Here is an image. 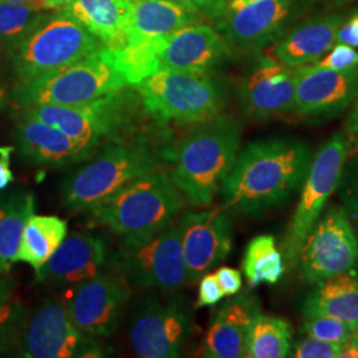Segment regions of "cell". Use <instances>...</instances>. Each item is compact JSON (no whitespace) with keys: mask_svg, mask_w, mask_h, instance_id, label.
<instances>
[{"mask_svg":"<svg viewBox=\"0 0 358 358\" xmlns=\"http://www.w3.org/2000/svg\"><path fill=\"white\" fill-rule=\"evenodd\" d=\"M312 159L307 142L294 137L248 143L220 186L222 207L256 215L285 203L303 185Z\"/></svg>","mask_w":358,"mask_h":358,"instance_id":"cell-1","label":"cell"},{"mask_svg":"<svg viewBox=\"0 0 358 358\" xmlns=\"http://www.w3.org/2000/svg\"><path fill=\"white\" fill-rule=\"evenodd\" d=\"M242 133L238 118L222 113L196 124L174 142L169 176L192 206L213 203L238 158Z\"/></svg>","mask_w":358,"mask_h":358,"instance_id":"cell-2","label":"cell"},{"mask_svg":"<svg viewBox=\"0 0 358 358\" xmlns=\"http://www.w3.org/2000/svg\"><path fill=\"white\" fill-rule=\"evenodd\" d=\"M169 158L166 149L149 142L106 145L64 179L63 206L72 213L90 210L133 180L159 171Z\"/></svg>","mask_w":358,"mask_h":358,"instance_id":"cell-3","label":"cell"},{"mask_svg":"<svg viewBox=\"0 0 358 358\" xmlns=\"http://www.w3.org/2000/svg\"><path fill=\"white\" fill-rule=\"evenodd\" d=\"M183 206L182 192L170 176L159 170L133 180L90 211L122 241H137L173 223Z\"/></svg>","mask_w":358,"mask_h":358,"instance_id":"cell-4","label":"cell"},{"mask_svg":"<svg viewBox=\"0 0 358 358\" xmlns=\"http://www.w3.org/2000/svg\"><path fill=\"white\" fill-rule=\"evenodd\" d=\"M158 121L196 125L222 115L227 103L226 85L211 73L159 69L133 85Z\"/></svg>","mask_w":358,"mask_h":358,"instance_id":"cell-5","label":"cell"},{"mask_svg":"<svg viewBox=\"0 0 358 358\" xmlns=\"http://www.w3.org/2000/svg\"><path fill=\"white\" fill-rule=\"evenodd\" d=\"M110 47L47 76L13 85L11 99L19 109L35 105L76 106L128 87Z\"/></svg>","mask_w":358,"mask_h":358,"instance_id":"cell-6","label":"cell"},{"mask_svg":"<svg viewBox=\"0 0 358 358\" xmlns=\"http://www.w3.org/2000/svg\"><path fill=\"white\" fill-rule=\"evenodd\" d=\"M100 38L65 13H50L10 48L15 84L51 75L103 48Z\"/></svg>","mask_w":358,"mask_h":358,"instance_id":"cell-7","label":"cell"},{"mask_svg":"<svg viewBox=\"0 0 358 358\" xmlns=\"http://www.w3.org/2000/svg\"><path fill=\"white\" fill-rule=\"evenodd\" d=\"M109 268L130 287L177 294L189 282L179 220L148 238L122 241L109 257Z\"/></svg>","mask_w":358,"mask_h":358,"instance_id":"cell-8","label":"cell"},{"mask_svg":"<svg viewBox=\"0 0 358 358\" xmlns=\"http://www.w3.org/2000/svg\"><path fill=\"white\" fill-rule=\"evenodd\" d=\"M352 143L344 133H334L312 159L303 182L301 195L284 236L282 254L287 268H294L308 234L322 215L343 177Z\"/></svg>","mask_w":358,"mask_h":358,"instance_id":"cell-9","label":"cell"},{"mask_svg":"<svg viewBox=\"0 0 358 358\" xmlns=\"http://www.w3.org/2000/svg\"><path fill=\"white\" fill-rule=\"evenodd\" d=\"M27 358H99L106 350L97 337L81 332L65 307L63 297H48L32 313L13 346Z\"/></svg>","mask_w":358,"mask_h":358,"instance_id":"cell-10","label":"cell"},{"mask_svg":"<svg viewBox=\"0 0 358 358\" xmlns=\"http://www.w3.org/2000/svg\"><path fill=\"white\" fill-rule=\"evenodd\" d=\"M194 331L192 315L182 296L162 299L149 294L134 309L129 325V344L142 358H174Z\"/></svg>","mask_w":358,"mask_h":358,"instance_id":"cell-11","label":"cell"},{"mask_svg":"<svg viewBox=\"0 0 358 358\" xmlns=\"http://www.w3.org/2000/svg\"><path fill=\"white\" fill-rule=\"evenodd\" d=\"M358 264V236L343 206H332L308 234L296 267L303 282L316 284Z\"/></svg>","mask_w":358,"mask_h":358,"instance_id":"cell-12","label":"cell"},{"mask_svg":"<svg viewBox=\"0 0 358 358\" xmlns=\"http://www.w3.org/2000/svg\"><path fill=\"white\" fill-rule=\"evenodd\" d=\"M130 288L121 275L110 269L71 285L63 299L71 320L81 332L108 338L120 325L131 296Z\"/></svg>","mask_w":358,"mask_h":358,"instance_id":"cell-13","label":"cell"},{"mask_svg":"<svg viewBox=\"0 0 358 358\" xmlns=\"http://www.w3.org/2000/svg\"><path fill=\"white\" fill-rule=\"evenodd\" d=\"M299 0H255L239 10L222 8L214 22L232 50L257 53L276 43L294 19Z\"/></svg>","mask_w":358,"mask_h":358,"instance_id":"cell-14","label":"cell"},{"mask_svg":"<svg viewBox=\"0 0 358 358\" xmlns=\"http://www.w3.org/2000/svg\"><path fill=\"white\" fill-rule=\"evenodd\" d=\"M182 251L189 282H199L208 271L220 264L232 250V224L223 207L187 213L179 219Z\"/></svg>","mask_w":358,"mask_h":358,"instance_id":"cell-15","label":"cell"},{"mask_svg":"<svg viewBox=\"0 0 358 358\" xmlns=\"http://www.w3.org/2000/svg\"><path fill=\"white\" fill-rule=\"evenodd\" d=\"M358 97V68L331 69L310 64L296 68L297 115L331 118Z\"/></svg>","mask_w":358,"mask_h":358,"instance_id":"cell-16","label":"cell"},{"mask_svg":"<svg viewBox=\"0 0 358 358\" xmlns=\"http://www.w3.org/2000/svg\"><path fill=\"white\" fill-rule=\"evenodd\" d=\"M238 100L244 115L259 121L294 112L296 68L263 57L241 81Z\"/></svg>","mask_w":358,"mask_h":358,"instance_id":"cell-17","label":"cell"},{"mask_svg":"<svg viewBox=\"0 0 358 358\" xmlns=\"http://www.w3.org/2000/svg\"><path fill=\"white\" fill-rule=\"evenodd\" d=\"M234 50L217 28L196 23L167 36L158 52L159 69L214 73L232 59Z\"/></svg>","mask_w":358,"mask_h":358,"instance_id":"cell-18","label":"cell"},{"mask_svg":"<svg viewBox=\"0 0 358 358\" xmlns=\"http://www.w3.org/2000/svg\"><path fill=\"white\" fill-rule=\"evenodd\" d=\"M13 141L19 157L34 166L62 169L85 162L97 153L64 131L24 115H16Z\"/></svg>","mask_w":358,"mask_h":358,"instance_id":"cell-19","label":"cell"},{"mask_svg":"<svg viewBox=\"0 0 358 358\" xmlns=\"http://www.w3.org/2000/svg\"><path fill=\"white\" fill-rule=\"evenodd\" d=\"M108 260V247L100 235L73 232L65 236L51 257L36 271V280L71 287L100 273Z\"/></svg>","mask_w":358,"mask_h":358,"instance_id":"cell-20","label":"cell"},{"mask_svg":"<svg viewBox=\"0 0 358 358\" xmlns=\"http://www.w3.org/2000/svg\"><path fill=\"white\" fill-rule=\"evenodd\" d=\"M344 13H322L312 16L282 35L272 47L276 62L291 68L315 64L336 45Z\"/></svg>","mask_w":358,"mask_h":358,"instance_id":"cell-21","label":"cell"},{"mask_svg":"<svg viewBox=\"0 0 358 358\" xmlns=\"http://www.w3.org/2000/svg\"><path fill=\"white\" fill-rule=\"evenodd\" d=\"M260 312L257 299L248 294H239L222 304L206 333L202 356L244 357L245 336L251 322Z\"/></svg>","mask_w":358,"mask_h":358,"instance_id":"cell-22","label":"cell"},{"mask_svg":"<svg viewBox=\"0 0 358 358\" xmlns=\"http://www.w3.org/2000/svg\"><path fill=\"white\" fill-rule=\"evenodd\" d=\"M201 20L202 13L174 0H131L125 43L167 38Z\"/></svg>","mask_w":358,"mask_h":358,"instance_id":"cell-23","label":"cell"},{"mask_svg":"<svg viewBox=\"0 0 358 358\" xmlns=\"http://www.w3.org/2000/svg\"><path fill=\"white\" fill-rule=\"evenodd\" d=\"M59 11L87 28L103 45L117 48L125 43L131 0H71Z\"/></svg>","mask_w":358,"mask_h":358,"instance_id":"cell-24","label":"cell"},{"mask_svg":"<svg viewBox=\"0 0 358 358\" xmlns=\"http://www.w3.org/2000/svg\"><path fill=\"white\" fill-rule=\"evenodd\" d=\"M304 317L328 316L358 325L357 266L340 275L316 282L303 303Z\"/></svg>","mask_w":358,"mask_h":358,"instance_id":"cell-25","label":"cell"},{"mask_svg":"<svg viewBox=\"0 0 358 358\" xmlns=\"http://www.w3.org/2000/svg\"><path fill=\"white\" fill-rule=\"evenodd\" d=\"M35 214V196L26 189L0 190V275L7 273L19 250L27 219Z\"/></svg>","mask_w":358,"mask_h":358,"instance_id":"cell-26","label":"cell"},{"mask_svg":"<svg viewBox=\"0 0 358 358\" xmlns=\"http://www.w3.org/2000/svg\"><path fill=\"white\" fill-rule=\"evenodd\" d=\"M66 234L68 223L64 219L32 214L22 232L16 262H24L36 272L64 241Z\"/></svg>","mask_w":358,"mask_h":358,"instance_id":"cell-27","label":"cell"},{"mask_svg":"<svg viewBox=\"0 0 358 358\" xmlns=\"http://www.w3.org/2000/svg\"><path fill=\"white\" fill-rule=\"evenodd\" d=\"M292 348V328L289 322L278 317L256 315L245 336L244 357H289Z\"/></svg>","mask_w":358,"mask_h":358,"instance_id":"cell-28","label":"cell"},{"mask_svg":"<svg viewBox=\"0 0 358 358\" xmlns=\"http://www.w3.org/2000/svg\"><path fill=\"white\" fill-rule=\"evenodd\" d=\"M285 269L282 251L272 235H259L247 245L243 272L250 289L260 284H276Z\"/></svg>","mask_w":358,"mask_h":358,"instance_id":"cell-29","label":"cell"},{"mask_svg":"<svg viewBox=\"0 0 358 358\" xmlns=\"http://www.w3.org/2000/svg\"><path fill=\"white\" fill-rule=\"evenodd\" d=\"M29 310H27L13 278L0 275V353L11 350L22 331Z\"/></svg>","mask_w":358,"mask_h":358,"instance_id":"cell-30","label":"cell"},{"mask_svg":"<svg viewBox=\"0 0 358 358\" xmlns=\"http://www.w3.org/2000/svg\"><path fill=\"white\" fill-rule=\"evenodd\" d=\"M50 11L38 4H13L0 1V45L10 48L28 35Z\"/></svg>","mask_w":358,"mask_h":358,"instance_id":"cell-31","label":"cell"},{"mask_svg":"<svg viewBox=\"0 0 358 358\" xmlns=\"http://www.w3.org/2000/svg\"><path fill=\"white\" fill-rule=\"evenodd\" d=\"M353 331L355 327L350 324L328 316L307 317L300 328V332L306 336L340 345H345Z\"/></svg>","mask_w":358,"mask_h":358,"instance_id":"cell-32","label":"cell"},{"mask_svg":"<svg viewBox=\"0 0 358 358\" xmlns=\"http://www.w3.org/2000/svg\"><path fill=\"white\" fill-rule=\"evenodd\" d=\"M337 192L341 206L345 208L355 230L358 232V161H355L349 167L344 169Z\"/></svg>","mask_w":358,"mask_h":358,"instance_id":"cell-33","label":"cell"},{"mask_svg":"<svg viewBox=\"0 0 358 358\" xmlns=\"http://www.w3.org/2000/svg\"><path fill=\"white\" fill-rule=\"evenodd\" d=\"M344 345L322 341L319 338L306 336L299 340L291 350L289 357L294 358H340Z\"/></svg>","mask_w":358,"mask_h":358,"instance_id":"cell-34","label":"cell"},{"mask_svg":"<svg viewBox=\"0 0 358 358\" xmlns=\"http://www.w3.org/2000/svg\"><path fill=\"white\" fill-rule=\"evenodd\" d=\"M315 65L331 69H353L358 68V50L345 44H336L331 51L321 57Z\"/></svg>","mask_w":358,"mask_h":358,"instance_id":"cell-35","label":"cell"},{"mask_svg":"<svg viewBox=\"0 0 358 358\" xmlns=\"http://www.w3.org/2000/svg\"><path fill=\"white\" fill-rule=\"evenodd\" d=\"M224 297V294L219 285L217 275L205 273L199 279V289H198V301L195 308L211 307L220 303Z\"/></svg>","mask_w":358,"mask_h":358,"instance_id":"cell-36","label":"cell"},{"mask_svg":"<svg viewBox=\"0 0 358 358\" xmlns=\"http://www.w3.org/2000/svg\"><path fill=\"white\" fill-rule=\"evenodd\" d=\"M217 282L224 296H235L242 291V273L238 269L231 267H220L215 272Z\"/></svg>","mask_w":358,"mask_h":358,"instance_id":"cell-37","label":"cell"},{"mask_svg":"<svg viewBox=\"0 0 358 358\" xmlns=\"http://www.w3.org/2000/svg\"><path fill=\"white\" fill-rule=\"evenodd\" d=\"M336 44H345L358 48V8L345 16L343 24L338 28Z\"/></svg>","mask_w":358,"mask_h":358,"instance_id":"cell-38","label":"cell"},{"mask_svg":"<svg viewBox=\"0 0 358 358\" xmlns=\"http://www.w3.org/2000/svg\"><path fill=\"white\" fill-rule=\"evenodd\" d=\"M174 1H178L196 13L206 15L210 19L215 17L227 3V0H174Z\"/></svg>","mask_w":358,"mask_h":358,"instance_id":"cell-39","label":"cell"},{"mask_svg":"<svg viewBox=\"0 0 358 358\" xmlns=\"http://www.w3.org/2000/svg\"><path fill=\"white\" fill-rule=\"evenodd\" d=\"M13 152H15V146L0 148V190H6L15 180L10 167Z\"/></svg>","mask_w":358,"mask_h":358,"instance_id":"cell-40","label":"cell"},{"mask_svg":"<svg viewBox=\"0 0 358 358\" xmlns=\"http://www.w3.org/2000/svg\"><path fill=\"white\" fill-rule=\"evenodd\" d=\"M348 133H349V141L358 150V97L355 103V108L348 118Z\"/></svg>","mask_w":358,"mask_h":358,"instance_id":"cell-41","label":"cell"},{"mask_svg":"<svg viewBox=\"0 0 358 358\" xmlns=\"http://www.w3.org/2000/svg\"><path fill=\"white\" fill-rule=\"evenodd\" d=\"M71 0H38V4L45 11H57Z\"/></svg>","mask_w":358,"mask_h":358,"instance_id":"cell-42","label":"cell"},{"mask_svg":"<svg viewBox=\"0 0 358 358\" xmlns=\"http://www.w3.org/2000/svg\"><path fill=\"white\" fill-rule=\"evenodd\" d=\"M11 94L8 93V88L6 85V83L3 81V78L0 77V112L6 108V105L8 103Z\"/></svg>","mask_w":358,"mask_h":358,"instance_id":"cell-43","label":"cell"},{"mask_svg":"<svg viewBox=\"0 0 358 358\" xmlns=\"http://www.w3.org/2000/svg\"><path fill=\"white\" fill-rule=\"evenodd\" d=\"M252 1H255V0H227L224 8L231 10V11H235V10H239V8H242V7L252 3Z\"/></svg>","mask_w":358,"mask_h":358,"instance_id":"cell-44","label":"cell"},{"mask_svg":"<svg viewBox=\"0 0 358 358\" xmlns=\"http://www.w3.org/2000/svg\"><path fill=\"white\" fill-rule=\"evenodd\" d=\"M0 1L13 3V4H38V0H0Z\"/></svg>","mask_w":358,"mask_h":358,"instance_id":"cell-45","label":"cell"},{"mask_svg":"<svg viewBox=\"0 0 358 358\" xmlns=\"http://www.w3.org/2000/svg\"><path fill=\"white\" fill-rule=\"evenodd\" d=\"M325 1H332L334 4H341V3H348V1H352V0H325Z\"/></svg>","mask_w":358,"mask_h":358,"instance_id":"cell-46","label":"cell"}]
</instances>
